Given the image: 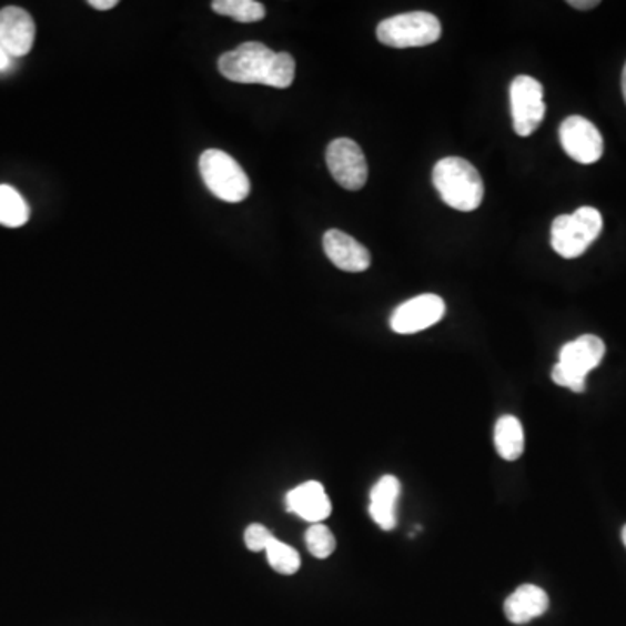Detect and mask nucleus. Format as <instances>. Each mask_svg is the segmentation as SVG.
<instances>
[{
	"mask_svg": "<svg viewBox=\"0 0 626 626\" xmlns=\"http://www.w3.org/2000/svg\"><path fill=\"white\" fill-rule=\"evenodd\" d=\"M221 75L239 84L285 89L294 82L296 63L290 52H275L261 42H245L218 60Z\"/></svg>",
	"mask_w": 626,
	"mask_h": 626,
	"instance_id": "f257e3e1",
	"label": "nucleus"
},
{
	"mask_svg": "<svg viewBox=\"0 0 626 626\" xmlns=\"http://www.w3.org/2000/svg\"><path fill=\"white\" fill-rule=\"evenodd\" d=\"M434 185L450 208L472 213L484 199V181L477 169L462 156H446L435 164Z\"/></svg>",
	"mask_w": 626,
	"mask_h": 626,
	"instance_id": "f03ea898",
	"label": "nucleus"
},
{
	"mask_svg": "<svg viewBox=\"0 0 626 626\" xmlns=\"http://www.w3.org/2000/svg\"><path fill=\"white\" fill-rule=\"evenodd\" d=\"M606 345L594 334H585L574 342L566 343L558 354V362L552 370L555 385L582 394L586 390V376L603 362Z\"/></svg>",
	"mask_w": 626,
	"mask_h": 626,
	"instance_id": "7ed1b4c3",
	"label": "nucleus"
},
{
	"mask_svg": "<svg viewBox=\"0 0 626 626\" xmlns=\"http://www.w3.org/2000/svg\"><path fill=\"white\" fill-rule=\"evenodd\" d=\"M199 169L209 192L220 201L235 204L250 198V178L241 164L223 150H205L199 161Z\"/></svg>",
	"mask_w": 626,
	"mask_h": 626,
	"instance_id": "20e7f679",
	"label": "nucleus"
},
{
	"mask_svg": "<svg viewBox=\"0 0 626 626\" xmlns=\"http://www.w3.org/2000/svg\"><path fill=\"white\" fill-rule=\"evenodd\" d=\"M603 226V214L588 205L557 216L552 223V248L566 260L582 256L600 235Z\"/></svg>",
	"mask_w": 626,
	"mask_h": 626,
	"instance_id": "39448f33",
	"label": "nucleus"
},
{
	"mask_svg": "<svg viewBox=\"0 0 626 626\" xmlns=\"http://www.w3.org/2000/svg\"><path fill=\"white\" fill-rule=\"evenodd\" d=\"M441 21L426 11L406 12L377 24V41L388 48H423L441 39Z\"/></svg>",
	"mask_w": 626,
	"mask_h": 626,
	"instance_id": "423d86ee",
	"label": "nucleus"
},
{
	"mask_svg": "<svg viewBox=\"0 0 626 626\" xmlns=\"http://www.w3.org/2000/svg\"><path fill=\"white\" fill-rule=\"evenodd\" d=\"M511 103L515 133L522 138L531 137L545 119L543 85L529 75L515 77L511 85Z\"/></svg>",
	"mask_w": 626,
	"mask_h": 626,
	"instance_id": "0eeeda50",
	"label": "nucleus"
},
{
	"mask_svg": "<svg viewBox=\"0 0 626 626\" xmlns=\"http://www.w3.org/2000/svg\"><path fill=\"white\" fill-rule=\"evenodd\" d=\"M331 176L345 190H361L367 183V162L364 152L354 140L337 138L325 152Z\"/></svg>",
	"mask_w": 626,
	"mask_h": 626,
	"instance_id": "6e6552de",
	"label": "nucleus"
},
{
	"mask_svg": "<svg viewBox=\"0 0 626 626\" xmlns=\"http://www.w3.org/2000/svg\"><path fill=\"white\" fill-rule=\"evenodd\" d=\"M564 152L579 164H595L603 156V134L585 117H567L558 129Z\"/></svg>",
	"mask_w": 626,
	"mask_h": 626,
	"instance_id": "1a4fd4ad",
	"label": "nucleus"
},
{
	"mask_svg": "<svg viewBox=\"0 0 626 626\" xmlns=\"http://www.w3.org/2000/svg\"><path fill=\"white\" fill-rule=\"evenodd\" d=\"M446 315V303L437 294H422L402 303L390 319L392 330L398 334H414L428 330Z\"/></svg>",
	"mask_w": 626,
	"mask_h": 626,
	"instance_id": "9d476101",
	"label": "nucleus"
},
{
	"mask_svg": "<svg viewBox=\"0 0 626 626\" xmlns=\"http://www.w3.org/2000/svg\"><path fill=\"white\" fill-rule=\"evenodd\" d=\"M36 42V23L24 9L8 6L0 11V46L9 57H27Z\"/></svg>",
	"mask_w": 626,
	"mask_h": 626,
	"instance_id": "9b49d317",
	"label": "nucleus"
},
{
	"mask_svg": "<svg viewBox=\"0 0 626 626\" xmlns=\"http://www.w3.org/2000/svg\"><path fill=\"white\" fill-rule=\"evenodd\" d=\"M322 244H324L325 256L343 272H365L371 266L370 251L342 230H327Z\"/></svg>",
	"mask_w": 626,
	"mask_h": 626,
	"instance_id": "f8f14e48",
	"label": "nucleus"
},
{
	"mask_svg": "<svg viewBox=\"0 0 626 626\" xmlns=\"http://www.w3.org/2000/svg\"><path fill=\"white\" fill-rule=\"evenodd\" d=\"M285 506L287 511L302 517L310 524H322V521L330 517L333 506H331L330 496L325 493L321 482L309 481L303 482L300 486L294 487L285 496Z\"/></svg>",
	"mask_w": 626,
	"mask_h": 626,
	"instance_id": "ddd939ff",
	"label": "nucleus"
},
{
	"mask_svg": "<svg viewBox=\"0 0 626 626\" xmlns=\"http://www.w3.org/2000/svg\"><path fill=\"white\" fill-rule=\"evenodd\" d=\"M401 491V482L394 475L380 478L371 489V518L383 531H392L397 526V503Z\"/></svg>",
	"mask_w": 626,
	"mask_h": 626,
	"instance_id": "4468645a",
	"label": "nucleus"
},
{
	"mask_svg": "<svg viewBox=\"0 0 626 626\" xmlns=\"http://www.w3.org/2000/svg\"><path fill=\"white\" fill-rule=\"evenodd\" d=\"M548 595L536 585H522L506 598L505 615L514 625H526L545 615L548 609Z\"/></svg>",
	"mask_w": 626,
	"mask_h": 626,
	"instance_id": "2eb2a0df",
	"label": "nucleus"
},
{
	"mask_svg": "<svg viewBox=\"0 0 626 626\" xmlns=\"http://www.w3.org/2000/svg\"><path fill=\"white\" fill-rule=\"evenodd\" d=\"M494 446L506 462L521 458L524 453V428L518 417L511 414L499 417L494 426Z\"/></svg>",
	"mask_w": 626,
	"mask_h": 626,
	"instance_id": "dca6fc26",
	"label": "nucleus"
},
{
	"mask_svg": "<svg viewBox=\"0 0 626 626\" xmlns=\"http://www.w3.org/2000/svg\"><path fill=\"white\" fill-rule=\"evenodd\" d=\"M29 220L30 209L27 201L12 186L0 185V225L20 229Z\"/></svg>",
	"mask_w": 626,
	"mask_h": 626,
	"instance_id": "f3484780",
	"label": "nucleus"
},
{
	"mask_svg": "<svg viewBox=\"0 0 626 626\" xmlns=\"http://www.w3.org/2000/svg\"><path fill=\"white\" fill-rule=\"evenodd\" d=\"M211 8L221 17H230L241 23H254L266 17L265 6L256 0H214Z\"/></svg>",
	"mask_w": 626,
	"mask_h": 626,
	"instance_id": "a211bd4d",
	"label": "nucleus"
},
{
	"mask_svg": "<svg viewBox=\"0 0 626 626\" xmlns=\"http://www.w3.org/2000/svg\"><path fill=\"white\" fill-rule=\"evenodd\" d=\"M265 552L272 569L277 571L279 574H284V576L296 574L300 566H302V558H300V554L294 551L293 546L281 542V539H273Z\"/></svg>",
	"mask_w": 626,
	"mask_h": 626,
	"instance_id": "6ab92c4d",
	"label": "nucleus"
},
{
	"mask_svg": "<svg viewBox=\"0 0 626 626\" xmlns=\"http://www.w3.org/2000/svg\"><path fill=\"white\" fill-rule=\"evenodd\" d=\"M306 548L317 558H327L336 551V538L324 524H312L305 534Z\"/></svg>",
	"mask_w": 626,
	"mask_h": 626,
	"instance_id": "aec40b11",
	"label": "nucleus"
},
{
	"mask_svg": "<svg viewBox=\"0 0 626 626\" xmlns=\"http://www.w3.org/2000/svg\"><path fill=\"white\" fill-rule=\"evenodd\" d=\"M275 539L272 531L263 524H251L244 531V545L251 552H265L270 543Z\"/></svg>",
	"mask_w": 626,
	"mask_h": 626,
	"instance_id": "412c9836",
	"label": "nucleus"
},
{
	"mask_svg": "<svg viewBox=\"0 0 626 626\" xmlns=\"http://www.w3.org/2000/svg\"><path fill=\"white\" fill-rule=\"evenodd\" d=\"M89 6L98 11H109L119 6V0H89Z\"/></svg>",
	"mask_w": 626,
	"mask_h": 626,
	"instance_id": "4be33fe9",
	"label": "nucleus"
},
{
	"mask_svg": "<svg viewBox=\"0 0 626 626\" xmlns=\"http://www.w3.org/2000/svg\"><path fill=\"white\" fill-rule=\"evenodd\" d=\"M569 6L571 8L585 11V9L597 8L598 0H569Z\"/></svg>",
	"mask_w": 626,
	"mask_h": 626,
	"instance_id": "5701e85b",
	"label": "nucleus"
},
{
	"mask_svg": "<svg viewBox=\"0 0 626 626\" xmlns=\"http://www.w3.org/2000/svg\"><path fill=\"white\" fill-rule=\"evenodd\" d=\"M9 58L11 57H9L8 52H6L4 49H2V46H0V72L8 69Z\"/></svg>",
	"mask_w": 626,
	"mask_h": 626,
	"instance_id": "b1692460",
	"label": "nucleus"
},
{
	"mask_svg": "<svg viewBox=\"0 0 626 626\" xmlns=\"http://www.w3.org/2000/svg\"><path fill=\"white\" fill-rule=\"evenodd\" d=\"M622 89H623V98H625V103H626V63H625V69H623Z\"/></svg>",
	"mask_w": 626,
	"mask_h": 626,
	"instance_id": "393cba45",
	"label": "nucleus"
},
{
	"mask_svg": "<svg viewBox=\"0 0 626 626\" xmlns=\"http://www.w3.org/2000/svg\"><path fill=\"white\" fill-rule=\"evenodd\" d=\"M622 538H623V543H625L626 546V526L623 527Z\"/></svg>",
	"mask_w": 626,
	"mask_h": 626,
	"instance_id": "a878e982",
	"label": "nucleus"
}]
</instances>
